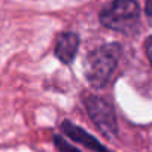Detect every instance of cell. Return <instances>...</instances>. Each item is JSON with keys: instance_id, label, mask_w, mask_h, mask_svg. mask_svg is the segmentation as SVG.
Wrapping results in <instances>:
<instances>
[{"instance_id": "cell-1", "label": "cell", "mask_w": 152, "mask_h": 152, "mask_svg": "<svg viewBox=\"0 0 152 152\" xmlns=\"http://www.w3.org/2000/svg\"><path fill=\"white\" fill-rule=\"evenodd\" d=\"M121 46L116 42L102 45L91 51L84 61V73L88 84L94 88H104L118 66Z\"/></svg>"}, {"instance_id": "cell-2", "label": "cell", "mask_w": 152, "mask_h": 152, "mask_svg": "<svg viewBox=\"0 0 152 152\" xmlns=\"http://www.w3.org/2000/svg\"><path fill=\"white\" fill-rule=\"evenodd\" d=\"M100 23L115 31L130 34L140 23V8L136 0H113L100 12Z\"/></svg>"}, {"instance_id": "cell-3", "label": "cell", "mask_w": 152, "mask_h": 152, "mask_svg": "<svg viewBox=\"0 0 152 152\" xmlns=\"http://www.w3.org/2000/svg\"><path fill=\"white\" fill-rule=\"evenodd\" d=\"M84 103L91 121L99 128V131L107 139H115L118 136V119L112 104L99 96H87Z\"/></svg>"}, {"instance_id": "cell-4", "label": "cell", "mask_w": 152, "mask_h": 152, "mask_svg": "<svg viewBox=\"0 0 152 152\" xmlns=\"http://www.w3.org/2000/svg\"><path fill=\"white\" fill-rule=\"evenodd\" d=\"M79 48V36L72 31H63L57 36L55 40V57L63 63V64H69L73 61L76 52Z\"/></svg>"}, {"instance_id": "cell-5", "label": "cell", "mask_w": 152, "mask_h": 152, "mask_svg": "<svg viewBox=\"0 0 152 152\" xmlns=\"http://www.w3.org/2000/svg\"><path fill=\"white\" fill-rule=\"evenodd\" d=\"M63 131L75 142H78L81 145H84L85 148L88 149H93L94 152H110L106 146H103L96 137H93L90 133H87L84 128L75 125L69 121H64L63 122Z\"/></svg>"}, {"instance_id": "cell-6", "label": "cell", "mask_w": 152, "mask_h": 152, "mask_svg": "<svg viewBox=\"0 0 152 152\" xmlns=\"http://www.w3.org/2000/svg\"><path fill=\"white\" fill-rule=\"evenodd\" d=\"M54 140H55V146H58V149H60L61 152H79L76 148L70 146L69 143H66V142H64L61 137H58V136H55Z\"/></svg>"}, {"instance_id": "cell-7", "label": "cell", "mask_w": 152, "mask_h": 152, "mask_svg": "<svg viewBox=\"0 0 152 152\" xmlns=\"http://www.w3.org/2000/svg\"><path fill=\"white\" fill-rule=\"evenodd\" d=\"M145 51H146V55L149 58V63L152 64V36H149L145 40Z\"/></svg>"}, {"instance_id": "cell-8", "label": "cell", "mask_w": 152, "mask_h": 152, "mask_svg": "<svg viewBox=\"0 0 152 152\" xmlns=\"http://www.w3.org/2000/svg\"><path fill=\"white\" fill-rule=\"evenodd\" d=\"M145 12L148 17V21L152 26V0H146V6H145Z\"/></svg>"}]
</instances>
